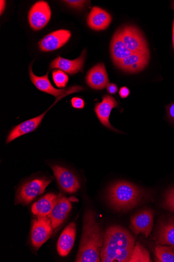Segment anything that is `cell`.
I'll list each match as a JSON object with an SVG mask.
<instances>
[{
	"instance_id": "obj_24",
	"label": "cell",
	"mask_w": 174,
	"mask_h": 262,
	"mask_svg": "<svg viewBox=\"0 0 174 262\" xmlns=\"http://www.w3.org/2000/svg\"><path fill=\"white\" fill-rule=\"evenodd\" d=\"M157 261L174 262V249L171 247L159 245L155 248Z\"/></svg>"
},
{
	"instance_id": "obj_30",
	"label": "cell",
	"mask_w": 174,
	"mask_h": 262,
	"mask_svg": "<svg viewBox=\"0 0 174 262\" xmlns=\"http://www.w3.org/2000/svg\"><path fill=\"white\" fill-rule=\"evenodd\" d=\"M130 94V91L126 86L121 87L119 91V95L122 99L127 98Z\"/></svg>"
},
{
	"instance_id": "obj_6",
	"label": "cell",
	"mask_w": 174,
	"mask_h": 262,
	"mask_svg": "<svg viewBox=\"0 0 174 262\" xmlns=\"http://www.w3.org/2000/svg\"><path fill=\"white\" fill-rule=\"evenodd\" d=\"M54 230L52 221L47 216L34 220L31 233L33 246L36 249L40 248L52 236Z\"/></svg>"
},
{
	"instance_id": "obj_1",
	"label": "cell",
	"mask_w": 174,
	"mask_h": 262,
	"mask_svg": "<svg viewBox=\"0 0 174 262\" xmlns=\"http://www.w3.org/2000/svg\"><path fill=\"white\" fill-rule=\"evenodd\" d=\"M135 238L126 229L118 226L108 228L101 252L103 262H129L135 247Z\"/></svg>"
},
{
	"instance_id": "obj_15",
	"label": "cell",
	"mask_w": 174,
	"mask_h": 262,
	"mask_svg": "<svg viewBox=\"0 0 174 262\" xmlns=\"http://www.w3.org/2000/svg\"><path fill=\"white\" fill-rule=\"evenodd\" d=\"M116 100L110 95H106L103 98V101L97 103L95 106L94 111L102 124L110 129L119 132L110 124L109 118L113 108L118 107Z\"/></svg>"
},
{
	"instance_id": "obj_31",
	"label": "cell",
	"mask_w": 174,
	"mask_h": 262,
	"mask_svg": "<svg viewBox=\"0 0 174 262\" xmlns=\"http://www.w3.org/2000/svg\"><path fill=\"white\" fill-rule=\"evenodd\" d=\"M107 88L108 92L111 94H115L118 91V87L114 83H109Z\"/></svg>"
},
{
	"instance_id": "obj_25",
	"label": "cell",
	"mask_w": 174,
	"mask_h": 262,
	"mask_svg": "<svg viewBox=\"0 0 174 262\" xmlns=\"http://www.w3.org/2000/svg\"><path fill=\"white\" fill-rule=\"evenodd\" d=\"M54 81L56 85L62 88L66 86L68 81V76L61 70L56 69L53 72Z\"/></svg>"
},
{
	"instance_id": "obj_12",
	"label": "cell",
	"mask_w": 174,
	"mask_h": 262,
	"mask_svg": "<svg viewBox=\"0 0 174 262\" xmlns=\"http://www.w3.org/2000/svg\"><path fill=\"white\" fill-rule=\"evenodd\" d=\"M86 56V50H84L80 57L76 59L68 60L59 56L51 63L49 69H59L70 75L77 74L80 71L82 72Z\"/></svg>"
},
{
	"instance_id": "obj_21",
	"label": "cell",
	"mask_w": 174,
	"mask_h": 262,
	"mask_svg": "<svg viewBox=\"0 0 174 262\" xmlns=\"http://www.w3.org/2000/svg\"><path fill=\"white\" fill-rule=\"evenodd\" d=\"M58 195L54 193H48L44 196L32 207L34 215L38 217H46L52 211L57 199Z\"/></svg>"
},
{
	"instance_id": "obj_26",
	"label": "cell",
	"mask_w": 174,
	"mask_h": 262,
	"mask_svg": "<svg viewBox=\"0 0 174 262\" xmlns=\"http://www.w3.org/2000/svg\"><path fill=\"white\" fill-rule=\"evenodd\" d=\"M165 205L166 208L174 211V188L171 189L167 194Z\"/></svg>"
},
{
	"instance_id": "obj_4",
	"label": "cell",
	"mask_w": 174,
	"mask_h": 262,
	"mask_svg": "<svg viewBox=\"0 0 174 262\" xmlns=\"http://www.w3.org/2000/svg\"><path fill=\"white\" fill-rule=\"evenodd\" d=\"M117 31L123 43L133 53H149L147 41L138 28L125 26Z\"/></svg>"
},
{
	"instance_id": "obj_17",
	"label": "cell",
	"mask_w": 174,
	"mask_h": 262,
	"mask_svg": "<svg viewBox=\"0 0 174 262\" xmlns=\"http://www.w3.org/2000/svg\"><path fill=\"white\" fill-rule=\"evenodd\" d=\"M63 97H61L60 99H57L52 106L55 105L56 103ZM52 106L49 107L48 110L51 109ZM47 111H45L41 115L35 118L31 119V120L24 122L15 127L9 135L7 140V144H9V143L23 135L32 133L40 125Z\"/></svg>"
},
{
	"instance_id": "obj_33",
	"label": "cell",
	"mask_w": 174,
	"mask_h": 262,
	"mask_svg": "<svg viewBox=\"0 0 174 262\" xmlns=\"http://www.w3.org/2000/svg\"><path fill=\"white\" fill-rule=\"evenodd\" d=\"M172 44H173V50H174V17H173V25H172Z\"/></svg>"
},
{
	"instance_id": "obj_3",
	"label": "cell",
	"mask_w": 174,
	"mask_h": 262,
	"mask_svg": "<svg viewBox=\"0 0 174 262\" xmlns=\"http://www.w3.org/2000/svg\"><path fill=\"white\" fill-rule=\"evenodd\" d=\"M143 195V190L138 187L126 181H120L109 188L108 199L115 209L125 211L136 206Z\"/></svg>"
},
{
	"instance_id": "obj_13",
	"label": "cell",
	"mask_w": 174,
	"mask_h": 262,
	"mask_svg": "<svg viewBox=\"0 0 174 262\" xmlns=\"http://www.w3.org/2000/svg\"><path fill=\"white\" fill-rule=\"evenodd\" d=\"M71 208V203L66 198L61 195L58 196L52 211L47 216L52 221L54 229L64 223L68 216Z\"/></svg>"
},
{
	"instance_id": "obj_32",
	"label": "cell",
	"mask_w": 174,
	"mask_h": 262,
	"mask_svg": "<svg viewBox=\"0 0 174 262\" xmlns=\"http://www.w3.org/2000/svg\"><path fill=\"white\" fill-rule=\"evenodd\" d=\"M0 4H1V15H2L3 12H4L6 5V1H2L0 2Z\"/></svg>"
},
{
	"instance_id": "obj_28",
	"label": "cell",
	"mask_w": 174,
	"mask_h": 262,
	"mask_svg": "<svg viewBox=\"0 0 174 262\" xmlns=\"http://www.w3.org/2000/svg\"><path fill=\"white\" fill-rule=\"evenodd\" d=\"M71 103L72 107L74 108L82 109L85 106V102L81 98H73L71 100Z\"/></svg>"
},
{
	"instance_id": "obj_19",
	"label": "cell",
	"mask_w": 174,
	"mask_h": 262,
	"mask_svg": "<svg viewBox=\"0 0 174 262\" xmlns=\"http://www.w3.org/2000/svg\"><path fill=\"white\" fill-rule=\"evenodd\" d=\"M110 53L113 62L116 66L133 54L123 43L117 31L113 35L111 42Z\"/></svg>"
},
{
	"instance_id": "obj_11",
	"label": "cell",
	"mask_w": 174,
	"mask_h": 262,
	"mask_svg": "<svg viewBox=\"0 0 174 262\" xmlns=\"http://www.w3.org/2000/svg\"><path fill=\"white\" fill-rule=\"evenodd\" d=\"M150 52L133 53L124 59L116 67L123 72L136 74L140 72L148 63Z\"/></svg>"
},
{
	"instance_id": "obj_14",
	"label": "cell",
	"mask_w": 174,
	"mask_h": 262,
	"mask_svg": "<svg viewBox=\"0 0 174 262\" xmlns=\"http://www.w3.org/2000/svg\"><path fill=\"white\" fill-rule=\"evenodd\" d=\"M86 82L89 87L95 90L104 89L108 85L109 79L104 63H98L88 71Z\"/></svg>"
},
{
	"instance_id": "obj_23",
	"label": "cell",
	"mask_w": 174,
	"mask_h": 262,
	"mask_svg": "<svg viewBox=\"0 0 174 262\" xmlns=\"http://www.w3.org/2000/svg\"><path fill=\"white\" fill-rule=\"evenodd\" d=\"M150 253L140 244L135 245L129 262H151Z\"/></svg>"
},
{
	"instance_id": "obj_27",
	"label": "cell",
	"mask_w": 174,
	"mask_h": 262,
	"mask_svg": "<svg viewBox=\"0 0 174 262\" xmlns=\"http://www.w3.org/2000/svg\"><path fill=\"white\" fill-rule=\"evenodd\" d=\"M66 4H67L69 7L79 10H82L84 8L85 5L87 3V1H64Z\"/></svg>"
},
{
	"instance_id": "obj_10",
	"label": "cell",
	"mask_w": 174,
	"mask_h": 262,
	"mask_svg": "<svg viewBox=\"0 0 174 262\" xmlns=\"http://www.w3.org/2000/svg\"><path fill=\"white\" fill-rule=\"evenodd\" d=\"M154 212L150 209L138 213L131 220V229L136 234L142 233L148 237L154 227Z\"/></svg>"
},
{
	"instance_id": "obj_16",
	"label": "cell",
	"mask_w": 174,
	"mask_h": 262,
	"mask_svg": "<svg viewBox=\"0 0 174 262\" xmlns=\"http://www.w3.org/2000/svg\"><path fill=\"white\" fill-rule=\"evenodd\" d=\"M112 18L106 11L98 7H93L87 18V25L92 30L101 31L106 30Z\"/></svg>"
},
{
	"instance_id": "obj_7",
	"label": "cell",
	"mask_w": 174,
	"mask_h": 262,
	"mask_svg": "<svg viewBox=\"0 0 174 262\" xmlns=\"http://www.w3.org/2000/svg\"><path fill=\"white\" fill-rule=\"evenodd\" d=\"M52 17V11L47 3L40 1L31 8L29 21L31 28L35 31L43 29Z\"/></svg>"
},
{
	"instance_id": "obj_5",
	"label": "cell",
	"mask_w": 174,
	"mask_h": 262,
	"mask_svg": "<svg viewBox=\"0 0 174 262\" xmlns=\"http://www.w3.org/2000/svg\"><path fill=\"white\" fill-rule=\"evenodd\" d=\"M52 180L44 179H35L24 183L18 190L16 204L28 205L38 196L42 194Z\"/></svg>"
},
{
	"instance_id": "obj_20",
	"label": "cell",
	"mask_w": 174,
	"mask_h": 262,
	"mask_svg": "<svg viewBox=\"0 0 174 262\" xmlns=\"http://www.w3.org/2000/svg\"><path fill=\"white\" fill-rule=\"evenodd\" d=\"M29 74L31 80L35 86L40 91L59 97L67 93V89H57L51 83L48 78V73L42 77H38L33 72L32 66L29 68Z\"/></svg>"
},
{
	"instance_id": "obj_8",
	"label": "cell",
	"mask_w": 174,
	"mask_h": 262,
	"mask_svg": "<svg viewBox=\"0 0 174 262\" xmlns=\"http://www.w3.org/2000/svg\"><path fill=\"white\" fill-rule=\"evenodd\" d=\"M71 35L69 31L65 30H58L49 33L39 41V49L43 52L60 49L70 39Z\"/></svg>"
},
{
	"instance_id": "obj_29",
	"label": "cell",
	"mask_w": 174,
	"mask_h": 262,
	"mask_svg": "<svg viewBox=\"0 0 174 262\" xmlns=\"http://www.w3.org/2000/svg\"><path fill=\"white\" fill-rule=\"evenodd\" d=\"M167 115L172 123H174V103H172L166 106Z\"/></svg>"
},
{
	"instance_id": "obj_22",
	"label": "cell",
	"mask_w": 174,
	"mask_h": 262,
	"mask_svg": "<svg viewBox=\"0 0 174 262\" xmlns=\"http://www.w3.org/2000/svg\"><path fill=\"white\" fill-rule=\"evenodd\" d=\"M158 243L174 248V221L162 223L158 234Z\"/></svg>"
},
{
	"instance_id": "obj_9",
	"label": "cell",
	"mask_w": 174,
	"mask_h": 262,
	"mask_svg": "<svg viewBox=\"0 0 174 262\" xmlns=\"http://www.w3.org/2000/svg\"><path fill=\"white\" fill-rule=\"evenodd\" d=\"M58 183L65 192L76 193L80 188L81 185L77 177L66 168L60 165H52Z\"/></svg>"
},
{
	"instance_id": "obj_18",
	"label": "cell",
	"mask_w": 174,
	"mask_h": 262,
	"mask_svg": "<svg viewBox=\"0 0 174 262\" xmlns=\"http://www.w3.org/2000/svg\"><path fill=\"white\" fill-rule=\"evenodd\" d=\"M77 225L76 223L68 224L61 233L58 244L57 250L59 255L65 257L70 253L76 241Z\"/></svg>"
},
{
	"instance_id": "obj_2",
	"label": "cell",
	"mask_w": 174,
	"mask_h": 262,
	"mask_svg": "<svg viewBox=\"0 0 174 262\" xmlns=\"http://www.w3.org/2000/svg\"><path fill=\"white\" fill-rule=\"evenodd\" d=\"M104 232L92 210L85 211L82 239L76 261L99 262L103 245Z\"/></svg>"
}]
</instances>
